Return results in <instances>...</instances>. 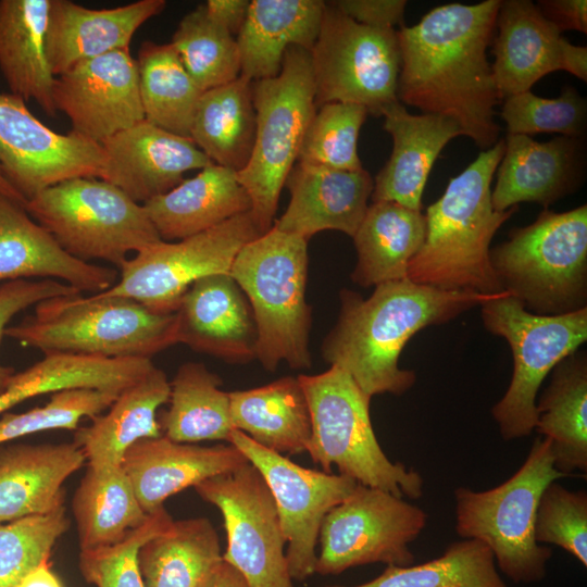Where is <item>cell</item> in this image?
Returning a JSON list of instances; mask_svg holds the SVG:
<instances>
[{
    "label": "cell",
    "mask_w": 587,
    "mask_h": 587,
    "mask_svg": "<svg viewBox=\"0 0 587 587\" xmlns=\"http://www.w3.org/2000/svg\"><path fill=\"white\" fill-rule=\"evenodd\" d=\"M504 145L491 190L496 211H507L520 202H536L548 209L575 192L585 179L583 138L559 136L538 142L529 136L508 134Z\"/></svg>",
    "instance_id": "21"
},
{
    "label": "cell",
    "mask_w": 587,
    "mask_h": 587,
    "mask_svg": "<svg viewBox=\"0 0 587 587\" xmlns=\"http://www.w3.org/2000/svg\"><path fill=\"white\" fill-rule=\"evenodd\" d=\"M249 463L232 444L200 446L174 441L163 434L128 448L122 467L147 514L164 508L175 494Z\"/></svg>",
    "instance_id": "22"
},
{
    "label": "cell",
    "mask_w": 587,
    "mask_h": 587,
    "mask_svg": "<svg viewBox=\"0 0 587 587\" xmlns=\"http://www.w3.org/2000/svg\"><path fill=\"white\" fill-rule=\"evenodd\" d=\"M223 563L218 534L207 517L173 520L138 552L145 587H215Z\"/></svg>",
    "instance_id": "33"
},
{
    "label": "cell",
    "mask_w": 587,
    "mask_h": 587,
    "mask_svg": "<svg viewBox=\"0 0 587 587\" xmlns=\"http://www.w3.org/2000/svg\"><path fill=\"white\" fill-rule=\"evenodd\" d=\"M427 513L380 488L357 484L324 517L315 573L339 575L357 566L414 563L410 549L427 524Z\"/></svg>",
    "instance_id": "13"
},
{
    "label": "cell",
    "mask_w": 587,
    "mask_h": 587,
    "mask_svg": "<svg viewBox=\"0 0 587 587\" xmlns=\"http://www.w3.org/2000/svg\"><path fill=\"white\" fill-rule=\"evenodd\" d=\"M312 422L307 452L323 472L339 474L358 484L380 488L398 497L423 495L419 472L392 462L383 451L370 416L371 399L351 376L337 366L315 375L300 374Z\"/></svg>",
    "instance_id": "8"
},
{
    "label": "cell",
    "mask_w": 587,
    "mask_h": 587,
    "mask_svg": "<svg viewBox=\"0 0 587 587\" xmlns=\"http://www.w3.org/2000/svg\"><path fill=\"white\" fill-rule=\"evenodd\" d=\"M165 5V0H138L97 10L70 0H51L46 42L53 75L82 61L129 49L138 28Z\"/></svg>",
    "instance_id": "26"
},
{
    "label": "cell",
    "mask_w": 587,
    "mask_h": 587,
    "mask_svg": "<svg viewBox=\"0 0 587 587\" xmlns=\"http://www.w3.org/2000/svg\"><path fill=\"white\" fill-rule=\"evenodd\" d=\"M540 545H555L587 566V495L549 484L542 491L535 521Z\"/></svg>",
    "instance_id": "48"
},
{
    "label": "cell",
    "mask_w": 587,
    "mask_h": 587,
    "mask_svg": "<svg viewBox=\"0 0 587 587\" xmlns=\"http://www.w3.org/2000/svg\"><path fill=\"white\" fill-rule=\"evenodd\" d=\"M255 129L252 80L239 75L202 92L189 137L214 164L238 173L251 157Z\"/></svg>",
    "instance_id": "37"
},
{
    "label": "cell",
    "mask_w": 587,
    "mask_h": 587,
    "mask_svg": "<svg viewBox=\"0 0 587 587\" xmlns=\"http://www.w3.org/2000/svg\"><path fill=\"white\" fill-rule=\"evenodd\" d=\"M136 62L145 120L173 134L189 137L202 91L174 46L146 40Z\"/></svg>",
    "instance_id": "40"
},
{
    "label": "cell",
    "mask_w": 587,
    "mask_h": 587,
    "mask_svg": "<svg viewBox=\"0 0 587 587\" xmlns=\"http://www.w3.org/2000/svg\"><path fill=\"white\" fill-rule=\"evenodd\" d=\"M426 235L425 215L390 201L372 202L353 238L357 263L351 279L371 287L407 278L408 265Z\"/></svg>",
    "instance_id": "36"
},
{
    "label": "cell",
    "mask_w": 587,
    "mask_h": 587,
    "mask_svg": "<svg viewBox=\"0 0 587 587\" xmlns=\"http://www.w3.org/2000/svg\"><path fill=\"white\" fill-rule=\"evenodd\" d=\"M500 2L439 5L397 30L398 100L452 118L483 150L498 141L500 132L494 120L500 99L486 54Z\"/></svg>",
    "instance_id": "1"
},
{
    "label": "cell",
    "mask_w": 587,
    "mask_h": 587,
    "mask_svg": "<svg viewBox=\"0 0 587 587\" xmlns=\"http://www.w3.org/2000/svg\"><path fill=\"white\" fill-rule=\"evenodd\" d=\"M68 527L65 507L0 524V587H16L25 574L49 561Z\"/></svg>",
    "instance_id": "44"
},
{
    "label": "cell",
    "mask_w": 587,
    "mask_h": 587,
    "mask_svg": "<svg viewBox=\"0 0 587 587\" xmlns=\"http://www.w3.org/2000/svg\"><path fill=\"white\" fill-rule=\"evenodd\" d=\"M325 1L252 0L236 37L240 75L250 80L276 77L288 47L309 52L317 38Z\"/></svg>",
    "instance_id": "30"
},
{
    "label": "cell",
    "mask_w": 587,
    "mask_h": 587,
    "mask_svg": "<svg viewBox=\"0 0 587 587\" xmlns=\"http://www.w3.org/2000/svg\"><path fill=\"white\" fill-rule=\"evenodd\" d=\"M369 112L360 104L328 102L316 108L299 152V163L344 171L363 170L360 129Z\"/></svg>",
    "instance_id": "43"
},
{
    "label": "cell",
    "mask_w": 587,
    "mask_h": 587,
    "mask_svg": "<svg viewBox=\"0 0 587 587\" xmlns=\"http://www.w3.org/2000/svg\"><path fill=\"white\" fill-rule=\"evenodd\" d=\"M257 129L251 157L237 178L251 200L261 234L273 227L280 191L298 161L308 126L316 111L310 52L287 48L280 73L252 82Z\"/></svg>",
    "instance_id": "9"
},
{
    "label": "cell",
    "mask_w": 587,
    "mask_h": 587,
    "mask_svg": "<svg viewBox=\"0 0 587 587\" xmlns=\"http://www.w3.org/2000/svg\"><path fill=\"white\" fill-rule=\"evenodd\" d=\"M77 292L55 279H17L0 284V344L9 323L20 312L42 300ZM14 374L13 367L0 364V394L7 389Z\"/></svg>",
    "instance_id": "49"
},
{
    "label": "cell",
    "mask_w": 587,
    "mask_h": 587,
    "mask_svg": "<svg viewBox=\"0 0 587 587\" xmlns=\"http://www.w3.org/2000/svg\"><path fill=\"white\" fill-rule=\"evenodd\" d=\"M308 263V240L272 227L247 242L232 264L229 275L255 321V359L266 371L274 372L283 361L298 370L312 365Z\"/></svg>",
    "instance_id": "5"
},
{
    "label": "cell",
    "mask_w": 587,
    "mask_h": 587,
    "mask_svg": "<svg viewBox=\"0 0 587 587\" xmlns=\"http://www.w3.org/2000/svg\"><path fill=\"white\" fill-rule=\"evenodd\" d=\"M35 277L92 295L110 289L118 279L115 268L67 253L23 205L0 193V283Z\"/></svg>",
    "instance_id": "23"
},
{
    "label": "cell",
    "mask_w": 587,
    "mask_h": 587,
    "mask_svg": "<svg viewBox=\"0 0 587 587\" xmlns=\"http://www.w3.org/2000/svg\"><path fill=\"white\" fill-rule=\"evenodd\" d=\"M392 138V151L374 179L372 202L390 201L421 211L422 196L432 167L453 138L463 133L450 117L411 114L399 101L382 114Z\"/></svg>",
    "instance_id": "25"
},
{
    "label": "cell",
    "mask_w": 587,
    "mask_h": 587,
    "mask_svg": "<svg viewBox=\"0 0 587 587\" xmlns=\"http://www.w3.org/2000/svg\"><path fill=\"white\" fill-rule=\"evenodd\" d=\"M50 5L51 0H0V71L11 93L54 117L55 76L46 42Z\"/></svg>",
    "instance_id": "32"
},
{
    "label": "cell",
    "mask_w": 587,
    "mask_h": 587,
    "mask_svg": "<svg viewBox=\"0 0 587 587\" xmlns=\"http://www.w3.org/2000/svg\"><path fill=\"white\" fill-rule=\"evenodd\" d=\"M562 70L577 78L587 80V48L566 41L563 50Z\"/></svg>",
    "instance_id": "53"
},
{
    "label": "cell",
    "mask_w": 587,
    "mask_h": 587,
    "mask_svg": "<svg viewBox=\"0 0 587 587\" xmlns=\"http://www.w3.org/2000/svg\"><path fill=\"white\" fill-rule=\"evenodd\" d=\"M235 429L260 446L285 455L307 452L312 422L298 377H280L264 386L229 392Z\"/></svg>",
    "instance_id": "35"
},
{
    "label": "cell",
    "mask_w": 587,
    "mask_h": 587,
    "mask_svg": "<svg viewBox=\"0 0 587 587\" xmlns=\"http://www.w3.org/2000/svg\"><path fill=\"white\" fill-rule=\"evenodd\" d=\"M492 76L499 99L529 91L545 75L562 70L566 38L529 0L500 2Z\"/></svg>",
    "instance_id": "27"
},
{
    "label": "cell",
    "mask_w": 587,
    "mask_h": 587,
    "mask_svg": "<svg viewBox=\"0 0 587 587\" xmlns=\"http://www.w3.org/2000/svg\"><path fill=\"white\" fill-rule=\"evenodd\" d=\"M171 43L202 92L240 75L236 37L208 14L204 4L184 15Z\"/></svg>",
    "instance_id": "42"
},
{
    "label": "cell",
    "mask_w": 587,
    "mask_h": 587,
    "mask_svg": "<svg viewBox=\"0 0 587 587\" xmlns=\"http://www.w3.org/2000/svg\"><path fill=\"white\" fill-rule=\"evenodd\" d=\"M222 384L203 363L182 364L170 382V407L158 419L162 434L178 442H229L235 427Z\"/></svg>",
    "instance_id": "39"
},
{
    "label": "cell",
    "mask_w": 587,
    "mask_h": 587,
    "mask_svg": "<svg viewBox=\"0 0 587 587\" xmlns=\"http://www.w3.org/2000/svg\"><path fill=\"white\" fill-rule=\"evenodd\" d=\"M503 291L530 313L560 315L587 308V205L548 209L513 228L489 252Z\"/></svg>",
    "instance_id": "6"
},
{
    "label": "cell",
    "mask_w": 587,
    "mask_h": 587,
    "mask_svg": "<svg viewBox=\"0 0 587 587\" xmlns=\"http://www.w3.org/2000/svg\"><path fill=\"white\" fill-rule=\"evenodd\" d=\"M16 587H64L58 575L51 570L49 561H45L18 582Z\"/></svg>",
    "instance_id": "54"
},
{
    "label": "cell",
    "mask_w": 587,
    "mask_h": 587,
    "mask_svg": "<svg viewBox=\"0 0 587 587\" xmlns=\"http://www.w3.org/2000/svg\"><path fill=\"white\" fill-rule=\"evenodd\" d=\"M172 521V516L162 508L151 513L141 526L117 544L80 551L82 576L95 587H145L138 565L139 549Z\"/></svg>",
    "instance_id": "47"
},
{
    "label": "cell",
    "mask_w": 587,
    "mask_h": 587,
    "mask_svg": "<svg viewBox=\"0 0 587 587\" xmlns=\"http://www.w3.org/2000/svg\"><path fill=\"white\" fill-rule=\"evenodd\" d=\"M85 460L74 441L0 447V523L64 507L63 484Z\"/></svg>",
    "instance_id": "28"
},
{
    "label": "cell",
    "mask_w": 587,
    "mask_h": 587,
    "mask_svg": "<svg viewBox=\"0 0 587 587\" xmlns=\"http://www.w3.org/2000/svg\"><path fill=\"white\" fill-rule=\"evenodd\" d=\"M53 102L72 132L101 143L145 120L136 59L121 49L76 63L55 76Z\"/></svg>",
    "instance_id": "18"
},
{
    "label": "cell",
    "mask_w": 587,
    "mask_h": 587,
    "mask_svg": "<svg viewBox=\"0 0 587 587\" xmlns=\"http://www.w3.org/2000/svg\"><path fill=\"white\" fill-rule=\"evenodd\" d=\"M215 587H249L241 576L232 565L223 563Z\"/></svg>",
    "instance_id": "55"
},
{
    "label": "cell",
    "mask_w": 587,
    "mask_h": 587,
    "mask_svg": "<svg viewBox=\"0 0 587 587\" xmlns=\"http://www.w3.org/2000/svg\"><path fill=\"white\" fill-rule=\"evenodd\" d=\"M353 21L375 28L404 26L405 0H338L329 1Z\"/></svg>",
    "instance_id": "50"
},
{
    "label": "cell",
    "mask_w": 587,
    "mask_h": 587,
    "mask_svg": "<svg viewBox=\"0 0 587 587\" xmlns=\"http://www.w3.org/2000/svg\"><path fill=\"white\" fill-rule=\"evenodd\" d=\"M249 5L248 0H208L204 3L208 14L234 37L246 21Z\"/></svg>",
    "instance_id": "52"
},
{
    "label": "cell",
    "mask_w": 587,
    "mask_h": 587,
    "mask_svg": "<svg viewBox=\"0 0 587 587\" xmlns=\"http://www.w3.org/2000/svg\"><path fill=\"white\" fill-rule=\"evenodd\" d=\"M193 488L220 510L227 537L223 561L237 570L249 587H295L274 499L252 464L208 478Z\"/></svg>",
    "instance_id": "15"
},
{
    "label": "cell",
    "mask_w": 587,
    "mask_h": 587,
    "mask_svg": "<svg viewBox=\"0 0 587 587\" xmlns=\"http://www.w3.org/2000/svg\"><path fill=\"white\" fill-rule=\"evenodd\" d=\"M260 235L249 211L200 234L177 241L161 240L129 258L115 285L100 294L173 313L195 282L229 273L239 250Z\"/></svg>",
    "instance_id": "14"
},
{
    "label": "cell",
    "mask_w": 587,
    "mask_h": 587,
    "mask_svg": "<svg viewBox=\"0 0 587 587\" xmlns=\"http://www.w3.org/2000/svg\"><path fill=\"white\" fill-rule=\"evenodd\" d=\"M72 511L80 551L117 544L150 515L141 508L122 465H87L72 498Z\"/></svg>",
    "instance_id": "38"
},
{
    "label": "cell",
    "mask_w": 587,
    "mask_h": 587,
    "mask_svg": "<svg viewBox=\"0 0 587 587\" xmlns=\"http://www.w3.org/2000/svg\"><path fill=\"white\" fill-rule=\"evenodd\" d=\"M103 162L100 143L52 130L21 97L0 92V170L26 201L67 179L100 178Z\"/></svg>",
    "instance_id": "17"
},
{
    "label": "cell",
    "mask_w": 587,
    "mask_h": 587,
    "mask_svg": "<svg viewBox=\"0 0 587 587\" xmlns=\"http://www.w3.org/2000/svg\"><path fill=\"white\" fill-rule=\"evenodd\" d=\"M284 186L290 201L273 227L309 240L323 230L353 237L369 208L374 179L364 168L344 171L297 162Z\"/></svg>",
    "instance_id": "24"
},
{
    "label": "cell",
    "mask_w": 587,
    "mask_h": 587,
    "mask_svg": "<svg viewBox=\"0 0 587 587\" xmlns=\"http://www.w3.org/2000/svg\"><path fill=\"white\" fill-rule=\"evenodd\" d=\"M170 380L154 366L124 389L88 426L75 430L73 441L82 449L89 466L122 465L125 452L142 438L162 435L158 409L167 403Z\"/></svg>",
    "instance_id": "31"
},
{
    "label": "cell",
    "mask_w": 587,
    "mask_h": 587,
    "mask_svg": "<svg viewBox=\"0 0 587 587\" xmlns=\"http://www.w3.org/2000/svg\"><path fill=\"white\" fill-rule=\"evenodd\" d=\"M504 146L500 139L483 150L427 208L425 240L409 262V280L448 291H503L489 252L497 230L517 210L496 211L491 203V182Z\"/></svg>",
    "instance_id": "3"
},
{
    "label": "cell",
    "mask_w": 587,
    "mask_h": 587,
    "mask_svg": "<svg viewBox=\"0 0 587 587\" xmlns=\"http://www.w3.org/2000/svg\"><path fill=\"white\" fill-rule=\"evenodd\" d=\"M104 162L100 179L143 204L184 180V174L213 162L190 137L165 130L147 120L101 143Z\"/></svg>",
    "instance_id": "19"
},
{
    "label": "cell",
    "mask_w": 587,
    "mask_h": 587,
    "mask_svg": "<svg viewBox=\"0 0 587 587\" xmlns=\"http://www.w3.org/2000/svg\"><path fill=\"white\" fill-rule=\"evenodd\" d=\"M562 477L550 441L536 438L524 463L502 484L484 491L454 490L458 535L487 546L496 566L515 584L540 582L552 550L536 541V512L542 491Z\"/></svg>",
    "instance_id": "7"
},
{
    "label": "cell",
    "mask_w": 587,
    "mask_h": 587,
    "mask_svg": "<svg viewBox=\"0 0 587 587\" xmlns=\"http://www.w3.org/2000/svg\"><path fill=\"white\" fill-rule=\"evenodd\" d=\"M324 587H509L494 555L480 541L452 542L442 554L421 564L388 565L377 577L355 586Z\"/></svg>",
    "instance_id": "41"
},
{
    "label": "cell",
    "mask_w": 587,
    "mask_h": 587,
    "mask_svg": "<svg viewBox=\"0 0 587 587\" xmlns=\"http://www.w3.org/2000/svg\"><path fill=\"white\" fill-rule=\"evenodd\" d=\"M0 193L11 199L12 201L25 205L26 200L17 192V190L8 182L0 170Z\"/></svg>",
    "instance_id": "56"
},
{
    "label": "cell",
    "mask_w": 587,
    "mask_h": 587,
    "mask_svg": "<svg viewBox=\"0 0 587 587\" xmlns=\"http://www.w3.org/2000/svg\"><path fill=\"white\" fill-rule=\"evenodd\" d=\"M536 399L535 430L550 441L554 467L562 474L587 472V358L575 351L552 371Z\"/></svg>",
    "instance_id": "34"
},
{
    "label": "cell",
    "mask_w": 587,
    "mask_h": 587,
    "mask_svg": "<svg viewBox=\"0 0 587 587\" xmlns=\"http://www.w3.org/2000/svg\"><path fill=\"white\" fill-rule=\"evenodd\" d=\"M121 392L73 388L51 394L49 401L23 413L0 415V446L50 429H74L84 417L103 413Z\"/></svg>",
    "instance_id": "46"
},
{
    "label": "cell",
    "mask_w": 587,
    "mask_h": 587,
    "mask_svg": "<svg viewBox=\"0 0 587 587\" xmlns=\"http://www.w3.org/2000/svg\"><path fill=\"white\" fill-rule=\"evenodd\" d=\"M485 328L504 338L512 351L513 373L491 414L504 440L529 436L536 425V399L549 373L587 340V308L537 315L507 291L480 305Z\"/></svg>",
    "instance_id": "11"
},
{
    "label": "cell",
    "mask_w": 587,
    "mask_h": 587,
    "mask_svg": "<svg viewBox=\"0 0 587 587\" xmlns=\"http://www.w3.org/2000/svg\"><path fill=\"white\" fill-rule=\"evenodd\" d=\"M71 255L102 260L118 270L130 253L161 241L143 204L98 177L51 186L24 205Z\"/></svg>",
    "instance_id": "10"
},
{
    "label": "cell",
    "mask_w": 587,
    "mask_h": 587,
    "mask_svg": "<svg viewBox=\"0 0 587 587\" xmlns=\"http://www.w3.org/2000/svg\"><path fill=\"white\" fill-rule=\"evenodd\" d=\"M501 118L508 134L529 136L557 133L583 138L586 134L587 103L576 88L566 85L558 98L549 99L525 91L504 99Z\"/></svg>",
    "instance_id": "45"
},
{
    "label": "cell",
    "mask_w": 587,
    "mask_h": 587,
    "mask_svg": "<svg viewBox=\"0 0 587 587\" xmlns=\"http://www.w3.org/2000/svg\"><path fill=\"white\" fill-rule=\"evenodd\" d=\"M175 314L177 344L228 363L255 359L258 332L253 313L229 273L195 282Z\"/></svg>",
    "instance_id": "20"
},
{
    "label": "cell",
    "mask_w": 587,
    "mask_h": 587,
    "mask_svg": "<svg viewBox=\"0 0 587 587\" xmlns=\"http://www.w3.org/2000/svg\"><path fill=\"white\" fill-rule=\"evenodd\" d=\"M310 57L316 107L355 103L379 117L399 102L400 50L395 28L360 24L325 2Z\"/></svg>",
    "instance_id": "12"
},
{
    "label": "cell",
    "mask_w": 587,
    "mask_h": 587,
    "mask_svg": "<svg viewBox=\"0 0 587 587\" xmlns=\"http://www.w3.org/2000/svg\"><path fill=\"white\" fill-rule=\"evenodd\" d=\"M4 336L43 354L152 359L177 344L176 314L125 297L77 292L40 301L33 315L8 326Z\"/></svg>",
    "instance_id": "4"
},
{
    "label": "cell",
    "mask_w": 587,
    "mask_h": 587,
    "mask_svg": "<svg viewBox=\"0 0 587 587\" xmlns=\"http://www.w3.org/2000/svg\"><path fill=\"white\" fill-rule=\"evenodd\" d=\"M143 207L160 238L177 241L251 211V200L237 172L212 163Z\"/></svg>",
    "instance_id": "29"
},
{
    "label": "cell",
    "mask_w": 587,
    "mask_h": 587,
    "mask_svg": "<svg viewBox=\"0 0 587 587\" xmlns=\"http://www.w3.org/2000/svg\"><path fill=\"white\" fill-rule=\"evenodd\" d=\"M228 444L261 473L272 494L287 544L291 578L308 579L315 574L316 547L324 517L358 483L341 474L300 466L237 429L233 430Z\"/></svg>",
    "instance_id": "16"
},
{
    "label": "cell",
    "mask_w": 587,
    "mask_h": 587,
    "mask_svg": "<svg viewBox=\"0 0 587 587\" xmlns=\"http://www.w3.org/2000/svg\"><path fill=\"white\" fill-rule=\"evenodd\" d=\"M504 292L448 291L408 278L379 284L366 299L342 289L338 319L322 344V355L330 366L347 372L370 398L400 396L416 382L413 371L399 366L402 349L416 333Z\"/></svg>",
    "instance_id": "2"
},
{
    "label": "cell",
    "mask_w": 587,
    "mask_h": 587,
    "mask_svg": "<svg viewBox=\"0 0 587 587\" xmlns=\"http://www.w3.org/2000/svg\"><path fill=\"white\" fill-rule=\"evenodd\" d=\"M537 8L560 33L578 30L587 33L586 0H540Z\"/></svg>",
    "instance_id": "51"
}]
</instances>
